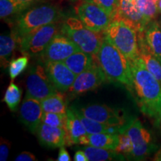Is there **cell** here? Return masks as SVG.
<instances>
[{
  "instance_id": "cell-6",
  "label": "cell",
  "mask_w": 161,
  "mask_h": 161,
  "mask_svg": "<svg viewBox=\"0 0 161 161\" xmlns=\"http://www.w3.org/2000/svg\"><path fill=\"white\" fill-rule=\"evenodd\" d=\"M60 29L58 23H53L32 30L18 40L19 52L29 58H40Z\"/></svg>"
},
{
  "instance_id": "cell-1",
  "label": "cell",
  "mask_w": 161,
  "mask_h": 161,
  "mask_svg": "<svg viewBox=\"0 0 161 161\" xmlns=\"http://www.w3.org/2000/svg\"><path fill=\"white\" fill-rule=\"evenodd\" d=\"M132 86L141 112L154 119L161 112V83L146 69L140 57L130 62Z\"/></svg>"
},
{
  "instance_id": "cell-13",
  "label": "cell",
  "mask_w": 161,
  "mask_h": 161,
  "mask_svg": "<svg viewBox=\"0 0 161 161\" xmlns=\"http://www.w3.org/2000/svg\"><path fill=\"white\" fill-rule=\"evenodd\" d=\"M113 20L123 22L137 32L143 31L149 23L141 13L135 2L130 0H120L118 12Z\"/></svg>"
},
{
  "instance_id": "cell-30",
  "label": "cell",
  "mask_w": 161,
  "mask_h": 161,
  "mask_svg": "<svg viewBox=\"0 0 161 161\" xmlns=\"http://www.w3.org/2000/svg\"><path fill=\"white\" fill-rule=\"evenodd\" d=\"M133 150V143L128 134L122 131L119 134V143L116 147L115 151L119 154H122L125 158H129Z\"/></svg>"
},
{
  "instance_id": "cell-4",
  "label": "cell",
  "mask_w": 161,
  "mask_h": 161,
  "mask_svg": "<svg viewBox=\"0 0 161 161\" xmlns=\"http://www.w3.org/2000/svg\"><path fill=\"white\" fill-rule=\"evenodd\" d=\"M60 33L73 41L80 51L95 55L104 40V32H96L86 28L78 17H69L60 26Z\"/></svg>"
},
{
  "instance_id": "cell-2",
  "label": "cell",
  "mask_w": 161,
  "mask_h": 161,
  "mask_svg": "<svg viewBox=\"0 0 161 161\" xmlns=\"http://www.w3.org/2000/svg\"><path fill=\"white\" fill-rule=\"evenodd\" d=\"M93 57L104 72L107 80L131 88L133 78L130 61L105 37Z\"/></svg>"
},
{
  "instance_id": "cell-33",
  "label": "cell",
  "mask_w": 161,
  "mask_h": 161,
  "mask_svg": "<svg viewBox=\"0 0 161 161\" xmlns=\"http://www.w3.org/2000/svg\"><path fill=\"white\" fill-rule=\"evenodd\" d=\"M11 143L5 139L1 138V143H0V160H7L9 155Z\"/></svg>"
},
{
  "instance_id": "cell-36",
  "label": "cell",
  "mask_w": 161,
  "mask_h": 161,
  "mask_svg": "<svg viewBox=\"0 0 161 161\" xmlns=\"http://www.w3.org/2000/svg\"><path fill=\"white\" fill-rule=\"evenodd\" d=\"M74 161H88V158L83 150H78L75 152L73 158Z\"/></svg>"
},
{
  "instance_id": "cell-14",
  "label": "cell",
  "mask_w": 161,
  "mask_h": 161,
  "mask_svg": "<svg viewBox=\"0 0 161 161\" xmlns=\"http://www.w3.org/2000/svg\"><path fill=\"white\" fill-rule=\"evenodd\" d=\"M52 84L59 92H66L69 90L77 75L71 71L64 62H46L43 64Z\"/></svg>"
},
{
  "instance_id": "cell-11",
  "label": "cell",
  "mask_w": 161,
  "mask_h": 161,
  "mask_svg": "<svg viewBox=\"0 0 161 161\" xmlns=\"http://www.w3.org/2000/svg\"><path fill=\"white\" fill-rule=\"evenodd\" d=\"M106 80H108L104 72L95 60L91 67L77 75L73 84L66 92L69 96L75 97L99 87Z\"/></svg>"
},
{
  "instance_id": "cell-42",
  "label": "cell",
  "mask_w": 161,
  "mask_h": 161,
  "mask_svg": "<svg viewBox=\"0 0 161 161\" xmlns=\"http://www.w3.org/2000/svg\"><path fill=\"white\" fill-rule=\"evenodd\" d=\"M157 1H158V0H157Z\"/></svg>"
},
{
  "instance_id": "cell-3",
  "label": "cell",
  "mask_w": 161,
  "mask_h": 161,
  "mask_svg": "<svg viewBox=\"0 0 161 161\" xmlns=\"http://www.w3.org/2000/svg\"><path fill=\"white\" fill-rule=\"evenodd\" d=\"M61 11L53 4H35L14 20L13 31L18 40L32 30L48 24L58 23L62 18Z\"/></svg>"
},
{
  "instance_id": "cell-25",
  "label": "cell",
  "mask_w": 161,
  "mask_h": 161,
  "mask_svg": "<svg viewBox=\"0 0 161 161\" xmlns=\"http://www.w3.org/2000/svg\"><path fill=\"white\" fill-rule=\"evenodd\" d=\"M40 102L44 113L66 114L67 111L65 92L58 91L40 101Z\"/></svg>"
},
{
  "instance_id": "cell-35",
  "label": "cell",
  "mask_w": 161,
  "mask_h": 161,
  "mask_svg": "<svg viewBox=\"0 0 161 161\" xmlns=\"http://www.w3.org/2000/svg\"><path fill=\"white\" fill-rule=\"evenodd\" d=\"M58 161H70L71 158H70V155L67 150L66 149L65 147L61 146L60 148L59 153H58V156L57 158Z\"/></svg>"
},
{
  "instance_id": "cell-26",
  "label": "cell",
  "mask_w": 161,
  "mask_h": 161,
  "mask_svg": "<svg viewBox=\"0 0 161 161\" xmlns=\"http://www.w3.org/2000/svg\"><path fill=\"white\" fill-rule=\"evenodd\" d=\"M119 134L108 133L89 134V146L115 150L119 143Z\"/></svg>"
},
{
  "instance_id": "cell-21",
  "label": "cell",
  "mask_w": 161,
  "mask_h": 161,
  "mask_svg": "<svg viewBox=\"0 0 161 161\" xmlns=\"http://www.w3.org/2000/svg\"><path fill=\"white\" fill-rule=\"evenodd\" d=\"M144 35L151 52L161 63V26L152 20L144 30Z\"/></svg>"
},
{
  "instance_id": "cell-17",
  "label": "cell",
  "mask_w": 161,
  "mask_h": 161,
  "mask_svg": "<svg viewBox=\"0 0 161 161\" xmlns=\"http://www.w3.org/2000/svg\"><path fill=\"white\" fill-rule=\"evenodd\" d=\"M35 134L42 146L49 148H57L66 146V132L64 128L53 127L42 122Z\"/></svg>"
},
{
  "instance_id": "cell-22",
  "label": "cell",
  "mask_w": 161,
  "mask_h": 161,
  "mask_svg": "<svg viewBox=\"0 0 161 161\" xmlns=\"http://www.w3.org/2000/svg\"><path fill=\"white\" fill-rule=\"evenodd\" d=\"M35 5L18 0H0V17L1 19L14 20L18 16Z\"/></svg>"
},
{
  "instance_id": "cell-28",
  "label": "cell",
  "mask_w": 161,
  "mask_h": 161,
  "mask_svg": "<svg viewBox=\"0 0 161 161\" xmlns=\"http://www.w3.org/2000/svg\"><path fill=\"white\" fill-rule=\"evenodd\" d=\"M157 0H136L135 3L148 22H152L158 14Z\"/></svg>"
},
{
  "instance_id": "cell-31",
  "label": "cell",
  "mask_w": 161,
  "mask_h": 161,
  "mask_svg": "<svg viewBox=\"0 0 161 161\" xmlns=\"http://www.w3.org/2000/svg\"><path fill=\"white\" fill-rule=\"evenodd\" d=\"M42 122L49 125L65 129L66 122V114L58 113H44Z\"/></svg>"
},
{
  "instance_id": "cell-15",
  "label": "cell",
  "mask_w": 161,
  "mask_h": 161,
  "mask_svg": "<svg viewBox=\"0 0 161 161\" xmlns=\"http://www.w3.org/2000/svg\"><path fill=\"white\" fill-rule=\"evenodd\" d=\"M43 114L40 101L25 96L20 107V119L32 134H35L37 128L42 123Z\"/></svg>"
},
{
  "instance_id": "cell-12",
  "label": "cell",
  "mask_w": 161,
  "mask_h": 161,
  "mask_svg": "<svg viewBox=\"0 0 161 161\" xmlns=\"http://www.w3.org/2000/svg\"><path fill=\"white\" fill-rule=\"evenodd\" d=\"M79 51L80 48L73 41L59 32L52 38L40 58L43 64L62 62L72 54Z\"/></svg>"
},
{
  "instance_id": "cell-41",
  "label": "cell",
  "mask_w": 161,
  "mask_h": 161,
  "mask_svg": "<svg viewBox=\"0 0 161 161\" xmlns=\"http://www.w3.org/2000/svg\"><path fill=\"white\" fill-rule=\"evenodd\" d=\"M130 1H133V2H135L136 0H130Z\"/></svg>"
},
{
  "instance_id": "cell-40",
  "label": "cell",
  "mask_w": 161,
  "mask_h": 161,
  "mask_svg": "<svg viewBox=\"0 0 161 161\" xmlns=\"http://www.w3.org/2000/svg\"><path fill=\"white\" fill-rule=\"evenodd\" d=\"M157 6H158V14H161V0H158V1L157 2Z\"/></svg>"
},
{
  "instance_id": "cell-19",
  "label": "cell",
  "mask_w": 161,
  "mask_h": 161,
  "mask_svg": "<svg viewBox=\"0 0 161 161\" xmlns=\"http://www.w3.org/2000/svg\"><path fill=\"white\" fill-rule=\"evenodd\" d=\"M71 108L72 110L75 112L78 118L80 119L81 122L83 123L84 128L87 132L88 134H100V133H108V134H120L122 131L125 130L126 126H114L102 123V122H97V121L92 119L88 117L84 116L83 114L78 111L77 110L74 108V106H72Z\"/></svg>"
},
{
  "instance_id": "cell-29",
  "label": "cell",
  "mask_w": 161,
  "mask_h": 161,
  "mask_svg": "<svg viewBox=\"0 0 161 161\" xmlns=\"http://www.w3.org/2000/svg\"><path fill=\"white\" fill-rule=\"evenodd\" d=\"M29 57L26 55L21 56L16 59H13L10 62L8 66V72L11 81H13L17 76L26 69L29 65Z\"/></svg>"
},
{
  "instance_id": "cell-20",
  "label": "cell",
  "mask_w": 161,
  "mask_h": 161,
  "mask_svg": "<svg viewBox=\"0 0 161 161\" xmlns=\"http://www.w3.org/2000/svg\"><path fill=\"white\" fill-rule=\"evenodd\" d=\"M62 62H64L71 71L78 75L91 67L92 64L95 63V59L93 55L79 51L72 54Z\"/></svg>"
},
{
  "instance_id": "cell-10",
  "label": "cell",
  "mask_w": 161,
  "mask_h": 161,
  "mask_svg": "<svg viewBox=\"0 0 161 161\" xmlns=\"http://www.w3.org/2000/svg\"><path fill=\"white\" fill-rule=\"evenodd\" d=\"M84 116L102 123L114 126H126L131 119H128L122 110L109 107L106 104H93L84 107L74 106Z\"/></svg>"
},
{
  "instance_id": "cell-24",
  "label": "cell",
  "mask_w": 161,
  "mask_h": 161,
  "mask_svg": "<svg viewBox=\"0 0 161 161\" xmlns=\"http://www.w3.org/2000/svg\"><path fill=\"white\" fill-rule=\"evenodd\" d=\"M90 161H108L125 160L122 154H119L114 149L98 148L92 146H85L82 149Z\"/></svg>"
},
{
  "instance_id": "cell-23",
  "label": "cell",
  "mask_w": 161,
  "mask_h": 161,
  "mask_svg": "<svg viewBox=\"0 0 161 161\" xmlns=\"http://www.w3.org/2000/svg\"><path fill=\"white\" fill-rule=\"evenodd\" d=\"M18 46L17 36L13 31L9 35L0 36V58L2 67L6 68L9 66L14 55V50Z\"/></svg>"
},
{
  "instance_id": "cell-16",
  "label": "cell",
  "mask_w": 161,
  "mask_h": 161,
  "mask_svg": "<svg viewBox=\"0 0 161 161\" xmlns=\"http://www.w3.org/2000/svg\"><path fill=\"white\" fill-rule=\"evenodd\" d=\"M66 146L73 145L89 146L90 139L83 123L72 108H68L66 111Z\"/></svg>"
},
{
  "instance_id": "cell-32",
  "label": "cell",
  "mask_w": 161,
  "mask_h": 161,
  "mask_svg": "<svg viewBox=\"0 0 161 161\" xmlns=\"http://www.w3.org/2000/svg\"><path fill=\"white\" fill-rule=\"evenodd\" d=\"M102 8L112 18V20L117 14L119 8L120 0H89Z\"/></svg>"
},
{
  "instance_id": "cell-39",
  "label": "cell",
  "mask_w": 161,
  "mask_h": 161,
  "mask_svg": "<svg viewBox=\"0 0 161 161\" xmlns=\"http://www.w3.org/2000/svg\"><path fill=\"white\" fill-rule=\"evenodd\" d=\"M18 1L24 2V3H32V4H37L39 2L41 1V0H18Z\"/></svg>"
},
{
  "instance_id": "cell-5",
  "label": "cell",
  "mask_w": 161,
  "mask_h": 161,
  "mask_svg": "<svg viewBox=\"0 0 161 161\" xmlns=\"http://www.w3.org/2000/svg\"><path fill=\"white\" fill-rule=\"evenodd\" d=\"M104 37L119 50L129 61L140 57L138 32L119 20H113L104 31Z\"/></svg>"
},
{
  "instance_id": "cell-34",
  "label": "cell",
  "mask_w": 161,
  "mask_h": 161,
  "mask_svg": "<svg viewBox=\"0 0 161 161\" xmlns=\"http://www.w3.org/2000/svg\"><path fill=\"white\" fill-rule=\"evenodd\" d=\"M16 161H35L37 160V158L32 153L29 152H23L19 154L15 158Z\"/></svg>"
},
{
  "instance_id": "cell-18",
  "label": "cell",
  "mask_w": 161,
  "mask_h": 161,
  "mask_svg": "<svg viewBox=\"0 0 161 161\" xmlns=\"http://www.w3.org/2000/svg\"><path fill=\"white\" fill-rule=\"evenodd\" d=\"M138 46L140 57L146 69L161 83V63L151 52L146 41L144 31L138 32Z\"/></svg>"
},
{
  "instance_id": "cell-7",
  "label": "cell",
  "mask_w": 161,
  "mask_h": 161,
  "mask_svg": "<svg viewBox=\"0 0 161 161\" xmlns=\"http://www.w3.org/2000/svg\"><path fill=\"white\" fill-rule=\"evenodd\" d=\"M73 8L82 23L93 31L104 32L112 22V18L102 8L89 0H77Z\"/></svg>"
},
{
  "instance_id": "cell-37",
  "label": "cell",
  "mask_w": 161,
  "mask_h": 161,
  "mask_svg": "<svg viewBox=\"0 0 161 161\" xmlns=\"http://www.w3.org/2000/svg\"><path fill=\"white\" fill-rule=\"evenodd\" d=\"M154 125L155 128L161 133V112L154 119Z\"/></svg>"
},
{
  "instance_id": "cell-38",
  "label": "cell",
  "mask_w": 161,
  "mask_h": 161,
  "mask_svg": "<svg viewBox=\"0 0 161 161\" xmlns=\"http://www.w3.org/2000/svg\"><path fill=\"white\" fill-rule=\"evenodd\" d=\"M153 160L155 161H161V148L158 151V152L156 153L154 157Z\"/></svg>"
},
{
  "instance_id": "cell-9",
  "label": "cell",
  "mask_w": 161,
  "mask_h": 161,
  "mask_svg": "<svg viewBox=\"0 0 161 161\" xmlns=\"http://www.w3.org/2000/svg\"><path fill=\"white\" fill-rule=\"evenodd\" d=\"M58 92L46 72L44 64L32 66L26 78L25 96L42 101Z\"/></svg>"
},
{
  "instance_id": "cell-27",
  "label": "cell",
  "mask_w": 161,
  "mask_h": 161,
  "mask_svg": "<svg viewBox=\"0 0 161 161\" xmlns=\"http://www.w3.org/2000/svg\"><path fill=\"white\" fill-rule=\"evenodd\" d=\"M21 96L22 90H20L17 84L11 81L6 90L3 101L11 111H16L21 101Z\"/></svg>"
},
{
  "instance_id": "cell-8",
  "label": "cell",
  "mask_w": 161,
  "mask_h": 161,
  "mask_svg": "<svg viewBox=\"0 0 161 161\" xmlns=\"http://www.w3.org/2000/svg\"><path fill=\"white\" fill-rule=\"evenodd\" d=\"M125 131L132 141L133 150L129 158L133 160H143L156 150L157 146L153 142L150 132L138 119H131Z\"/></svg>"
}]
</instances>
